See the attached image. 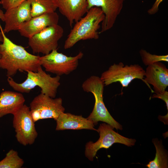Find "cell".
<instances>
[{
  "label": "cell",
  "instance_id": "8fae6325",
  "mask_svg": "<svg viewBox=\"0 0 168 168\" xmlns=\"http://www.w3.org/2000/svg\"><path fill=\"white\" fill-rule=\"evenodd\" d=\"M31 8L26 0L18 6L6 10L5 13L0 10V20L5 22L4 33L18 30L20 26L31 18Z\"/></svg>",
  "mask_w": 168,
  "mask_h": 168
},
{
  "label": "cell",
  "instance_id": "9a60e30c",
  "mask_svg": "<svg viewBox=\"0 0 168 168\" xmlns=\"http://www.w3.org/2000/svg\"><path fill=\"white\" fill-rule=\"evenodd\" d=\"M59 12L68 20L70 26L86 13L87 0H54Z\"/></svg>",
  "mask_w": 168,
  "mask_h": 168
},
{
  "label": "cell",
  "instance_id": "ba28073f",
  "mask_svg": "<svg viewBox=\"0 0 168 168\" xmlns=\"http://www.w3.org/2000/svg\"><path fill=\"white\" fill-rule=\"evenodd\" d=\"M13 115V125L17 141L25 146L32 144L38 134L29 107L24 104Z\"/></svg>",
  "mask_w": 168,
  "mask_h": 168
},
{
  "label": "cell",
  "instance_id": "30bf717a",
  "mask_svg": "<svg viewBox=\"0 0 168 168\" xmlns=\"http://www.w3.org/2000/svg\"><path fill=\"white\" fill-rule=\"evenodd\" d=\"M29 108L35 122L40 119L48 118L56 120L65 111L62 98H52L42 93L33 99Z\"/></svg>",
  "mask_w": 168,
  "mask_h": 168
},
{
  "label": "cell",
  "instance_id": "d4e9b609",
  "mask_svg": "<svg viewBox=\"0 0 168 168\" xmlns=\"http://www.w3.org/2000/svg\"><path fill=\"white\" fill-rule=\"evenodd\" d=\"M0 4H1V2H0ZM3 37L2 35L1 32H0V43H2L3 41Z\"/></svg>",
  "mask_w": 168,
  "mask_h": 168
},
{
  "label": "cell",
  "instance_id": "d6986e66",
  "mask_svg": "<svg viewBox=\"0 0 168 168\" xmlns=\"http://www.w3.org/2000/svg\"><path fill=\"white\" fill-rule=\"evenodd\" d=\"M30 3L32 17L55 12L58 8L54 0H27Z\"/></svg>",
  "mask_w": 168,
  "mask_h": 168
},
{
  "label": "cell",
  "instance_id": "ac0fdd59",
  "mask_svg": "<svg viewBox=\"0 0 168 168\" xmlns=\"http://www.w3.org/2000/svg\"><path fill=\"white\" fill-rule=\"evenodd\" d=\"M152 142L156 149L154 159L146 165L148 168H166L168 166V154L164 148L162 142L157 139H153Z\"/></svg>",
  "mask_w": 168,
  "mask_h": 168
},
{
  "label": "cell",
  "instance_id": "4fadbf2b",
  "mask_svg": "<svg viewBox=\"0 0 168 168\" xmlns=\"http://www.w3.org/2000/svg\"><path fill=\"white\" fill-rule=\"evenodd\" d=\"M124 0H87L88 10L93 7H100L105 15L101 23V33L111 29L122 9Z\"/></svg>",
  "mask_w": 168,
  "mask_h": 168
},
{
  "label": "cell",
  "instance_id": "52a82bcc",
  "mask_svg": "<svg viewBox=\"0 0 168 168\" xmlns=\"http://www.w3.org/2000/svg\"><path fill=\"white\" fill-rule=\"evenodd\" d=\"M83 53L80 52L74 56H68L53 50L49 54L40 57V64L46 71L60 76L68 75L75 70L79 60L83 57Z\"/></svg>",
  "mask_w": 168,
  "mask_h": 168
},
{
  "label": "cell",
  "instance_id": "e0dca14e",
  "mask_svg": "<svg viewBox=\"0 0 168 168\" xmlns=\"http://www.w3.org/2000/svg\"><path fill=\"white\" fill-rule=\"evenodd\" d=\"M25 100L21 93L5 91L0 94V118L13 114L24 104Z\"/></svg>",
  "mask_w": 168,
  "mask_h": 168
},
{
  "label": "cell",
  "instance_id": "9c48e42d",
  "mask_svg": "<svg viewBox=\"0 0 168 168\" xmlns=\"http://www.w3.org/2000/svg\"><path fill=\"white\" fill-rule=\"evenodd\" d=\"M63 32V28L58 24L50 26L28 38V45L33 53L48 54L58 49V41Z\"/></svg>",
  "mask_w": 168,
  "mask_h": 168
},
{
  "label": "cell",
  "instance_id": "44dd1931",
  "mask_svg": "<svg viewBox=\"0 0 168 168\" xmlns=\"http://www.w3.org/2000/svg\"><path fill=\"white\" fill-rule=\"evenodd\" d=\"M139 53L142 60L146 66H148L155 63L165 61L168 62V55H157L152 54L147 52L146 50L141 49Z\"/></svg>",
  "mask_w": 168,
  "mask_h": 168
},
{
  "label": "cell",
  "instance_id": "ffe728a7",
  "mask_svg": "<svg viewBox=\"0 0 168 168\" xmlns=\"http://www.w3.org/2000/svg\"><path fill=\"white\" fill-rule=\"evenodd\" d=\"M24 164L23 160L19 156L17 152L11 149L0 161V168H21Z\"/></svg>",
  "mask_w": 168,
  "mask_h": 168
},
{
  "label": "cell",
  "instance_id": "2e32d148",
  "mask_svg": "<svg viewBox=\"0 0 168 168\" xmlns=\"http://www.w3.org/2000/svg\"><path fill=\"white\" fill-rule=\"evenodd\" d=\"M56 130L66 129H87L97 131L92 122L82 115H76L69 113L61 114L56 120Z\"/></svg>",
  "mask_w": 168,
  "mask_h": 168
},
{
  "label": "cell",
  "instance_id": "7a4b0ae2",
  "mask_svg": "<svg viewBox=\"0 0 168 168\" xmlns=\"http://www.w3.org/2000/svg\"><path fill=\"white\" fill-rule=\"evenodd\" d=\"M104 18V14L100 7L90 8L86 16L76 22L65 41L64 49H70L81 40L98 39V30Z\"/></svg>",
  "mask_w": 168,
  "mask_h": 168
},
{
  "label": "cell",
  "instance_id": "603a6c76",
  "mask_svg": "<svg viewBox=\"0 0 168 168\" xmlns=\"http://www.w3.org/2000/svg\"><path fill=\"white\" fill-rule=\"evenodd\" d=\"M152 98H158L163 100L166 103L167 110H168V92L165 91L164 92L160 94H154L152 97Z\"/></svg>",
  "mask_w": 168,
  "mask_h": 168
},
{
  "label": "cell",
  "instance_id": "7c38bea8",
  "mask_svg": "<svg viewBox=\"0 0 168 168\" xmlns=\"http://www.w3.org/2000/svg\"><path fill=\"white\" fill-rule=\"evenodd\" d=\"M144 79L152 93H162L168 86V69L160 62L150 64L145 71Z\"/></svg>",
  "mask_w": 168,
  "mask_h": 168
},
{
  "label": "cell",
  "instance_id": "8992f818",
  "mask_svg": "<svg viewBox=\"0 0 168 168\" xmlns=\"http://www.w3.org/2000/svg\"><path fill=\"white\" fill-rule=\"evenodd\" d=\"M114 128L105 123L100 124L97 130L100 138L96 142H88L86 146L85 155L86 157L92 161L97 151L102 148L108 149L114 143H117L131 147L135 145V139L124 137L114 130Z\"/></svg>",
  "mask_w": 168,
  "mask_h": 168
},
{
  "label": "cell",
  "instance_id": "cb8c5ba5",
  "mask_svg": "<svg viewBox=\"0 0 168 168\" xmlns=\"http://www.w3.org/2000/svg\"><path fill=\"white\" fill-rule=\"evenodd\" d=\"M163 0H156L152 7L148 10L147 12L148 14L152 15L157 13L159 10V6L160 3L162 2Z\"/></svg>",
  "mask_w": 168,
  "mask_h": 168
},
{
  "label": "cell",
  "instance_id": "6da1fadb",
  "mask_svg": "<svg viewBox=\"0 0 168 168\" xmlns=\"http://www.w3.org/2000/svg\"><path fill=\"white\" fill-rule=\"evenodd\" d=\"M0 30L3 39L0 43V68L6 70L7 77L18 71H36L41 66L40 56L29 53L21 46L13 43L5 35L0 23Z\"/></svg>",
  "mask_w": 168,
  "mask_h": 168
},
{
  "label": "cell",
  "instance_id": "3957f363",
  "mask_svg": "<svg viewBox=\"0 0 168 168\" xmlns=\"http://www.w3.org/2000/svg\"><path fill=\"white\" fill-rule=\"evenodd\" d=\"M27 72V78L21 83H17L12 77H8V84L14 90L22 93H28L38 86L41 89V93L55 98L60 85L59 76L51 77L43 70L41 66L36 72L28 71Z\"/></svg>",
  "mask_w": 168,
  "mask_h": 168
},
{
  "label": "cell",
  "instance_id": "5b68a950",
  "mask_svg": "<svg viewBox=\"0 0 168 168\" xmlns=\"http://www.w3.org/2000/svg\"><path fill=\"white\" fill-rule=\"evenodd\" d=\"M145 71L138 64L124 65L121 62L114 63L103 72L100 77L105 86L119 82L123 87H127L132 81L140 79L145 84Z\"/></svg>",
  "mask_w": 168,
  "mask_h": 168
},
{
  "label": "cell",
  "instance_id": "277c9868",
  "mask_svg": "<svg viewBox=\"0 0 168 168\" xmlns=\"http://www.w3.org/2000/svg\"><path fill=\"white\" fill-rule=\"evenodd\" d=\"M105 85L100 77L92 76L83 83V91L91 93L95 97V103L92 112L87 118L96 125L99 121L105 122L117 130H122V126L111 115L103 100V93Z\"/></svg>",
  "mask_w": 168,
  "mask_h": 168
},
{
  "label": "cell",
  "instance_id": "5bb4252c",
  "mask_svg": "<svg viewBox=\"0 0 168 168\" xmlns=\"http://www.w3.org/2000/svg\"><path fill=\"white\" fill-rule=\"evenodd\" d=\"M59 19L55 12L44 13L23 23L18 30L21 36L29 38L48 26L58 24Z\"/></svg>",
  "mask_w": 168,
  "mask_h": 168
},
{
  "label": "cell",
  "instance_id": "7402d4cb",
  "mask_svg": "<svg viewBox=\"0 0 168 168\" xmlns=\"http://www.w3.org/2000/svg\"><path fill=\"white\" fill-rule=\"evenodd\" d=\"M26 0H1V4L6 10L16 7Z\"/></svg>",
  "mask_w": 168,
  "mask_h": 168
}]
</instances>
